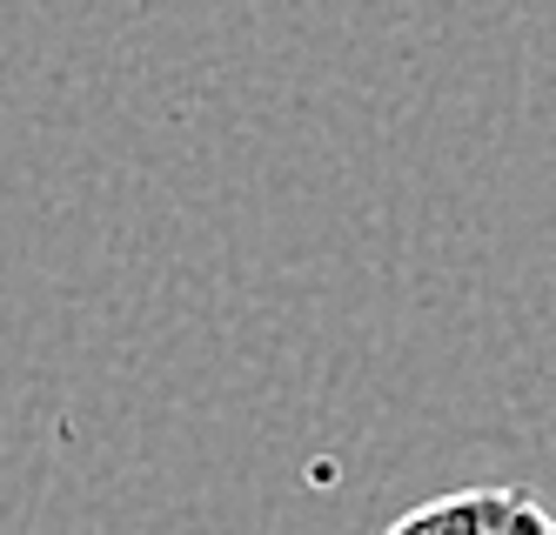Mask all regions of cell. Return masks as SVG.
Masks as SVG:
<instances>
[{"label":"cell","instance_id":"obj_1","mask_svg":"<svg viewBox=\"0 0 556 535\" xmlns=\"http://www.w3.org/2000/svg\"><path fill=\"white\" fill-rule=\"evenodd\" d=\"M382 535H556V515L523 496V488H456L435 496L422 509H409L403 522H389Z\"/></svg>","mask_w":556,"mask_h":535}]
</instances>
